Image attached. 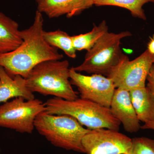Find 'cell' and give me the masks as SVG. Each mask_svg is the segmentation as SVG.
Instances as JSON below:
<instances>
[{"mask_svg":"<svg viewBox=\"0 0 154 154\" xmlns=\"http://www.w3.org/2000/svg\"><path fill=\"white\" fill-rule=\"evenodd\" d=\"M43 26L42 14L36 11L33 24L20 31L22 44L13 51L0 54V66L11 76L19 75L25 79L38 64L47 60H61L63 58L57 48L45 40Z\"/></svg>","mask_w":154,"mask_h":154,"instance_id":"obj_1","label":"cell"},{"mask_svg":"<svg viewBox=\"0 0 154 154\" xmlns=\"http://www.w3.org/2000/svg\"><path fill=\"white\" fill-rule=\"evenodd\" d=\"M61 60L45 61L34 67L25 79L29 91L68 101L79 98L70 81L69 61Z\"/></svg>","mask_w":154,"mask_h":154,"instance_id":"obj_2","label":"cell"},{"mask_svg":"<svg viewBox=\"0 0 154 154\" xmlns=\"http://www.w3.org/2000/svg\"><path fill=\"white\" fill-rule=\"evenodd\" d=\"M44 103L47 113L70 116L88 129L108 128L119 131L121 124L110 108L81 98L68 101L54 97Z\"/></svg>","mask_w":154,"mask_h":154,"instance_id":"obj_3","label":"cell"},{"mask_svg":"<svg viewBox=\"0 0 154 154\" xmlns=\"http://www.w3.org/2000/svg\"><path fill=\"white\" fill-rule=\"evenodd\" d=\"M34 127L54 146L85 153L82 140L90 129L70 116L51 114L45 111L37 116Z\"/></svg>","mask_w":154,"mask_h":154,"instance_id":"obj_4","label":"cell"},{"mask_svg":"<svg viewBox=\"0 0 154 154\" xmlns=\"http://www.w3.org/2000/svg\"><path fill=\"white\" fill-rule=\"evenodd\" d=\"M131 36L128 31L105 33L87 51L82 63L73 67L76 71L107 77L111 70L118 64L122 55V39Z\"/></svg>","mask_w":154,"mask_h":154,"instance_id":"obj_5","label":"cell"},{"mask_svg":"<svg viewBox=\"0 0 154 154\" xmlns=\"http://www.w3.org/2000/svg\"><path fill=\"white\" fill-rule=\"evenodd\" d=\"M45 110V103L39 99L14 98L0 106V127L21 133L31 134L37 116Z\"/></svg>","mask_w":154,"mask_h":154,"instance_id":"obj_6","label":"cell"},{"mask_svg":"<svg viewBox=\"0 0 154 154\" xmlns=\"http://www.w3.org/2000/svg\"><path fill=\"white\" fill-rule=\"evenodd\" d=\"M154 60V56L147 49L132 60L122 54L118 64L111 70L107 77L112 80L116 88L129 91L144 88Z\"/></svg>","mask_w":154,"mask_h":154,"instance_id":"obj_7","label":"cell"},{"mask_svg":"<svg viewBox=\"0 0 154 154\" xmlns=\"http://www.w3.org/2000/svg\"><path fill=\"white\" fill-rule=\"evenodd\" d=\"M70 81L75 86L80 97L110 108L116 88L111 79L99 74L86 75L70 69Z\"/></svg>","mask_w":154,"mask_h":154,"instance_id":"obj_8","label":"cell"},{"mask_svg":"<svg viewBox=\"0 0 154 154\" xmlns=\"http://www.w3.org/2000/svg\"><path fill=\"white\" fill-rule=\"evenodd\" d=\"M82 145L87 154H130L132 140L119 131L99 128L90 130L83 137Z\"/></svg>","mask_w":154,"mask_h":154,"instance_id":"obj_9","label":"cell"},{"mask_svg":"<svg viewBox=\"0 0 154 154\" xmlns=\"http://www.w3.org/2000/svg\"><path fill=\"white\" fill-rule=\"evenodd\" d=\"M110 109L127 132L133 133L141 129L140 121L133 105L129 91L116 88Z\"/></svg>","mask_w":154,"mask_h":154,"instance_id":"obj_10","label":"cell"},{"mask_svg":"<svg viewBox=\"0 0 154 154\" xmlns=\"http://www.w3.org/2000/svg\"><path fill=\"white\" fill-rule=\"evenodd\" d=\"M37 11L48 18H71L94 5V0H36Z\"/></svg>","mask_w":154,"mask_h":154,"instance_id":"obj_11","label":"cell"},{"mask_svg":"<svg viewBox=\"0 0 154 154\" xmlns=\"http://www.w3.org/2000/svg\"><path fill=\"white\" fill-rule=\"evenodd\" d=\"M18 97L26 100L35 99L34 94L26 87L25 78L19 75L11 76L0 66V104Z\"/></svg>","mask_w":154,"mask_h":154,"instance_id":"obj_12","label":"cell"},{"mask_svg":"<svg viewBox=\"0 0 154 154\" xmlns=\"http://www.w3.org/2000/svg\"><path fill=\"white\" fill-rule=\"evenodd\" d=\"M17 22L0 12V54L11 52L23 42Z\"/></svg>","mask_w":154,"mask_h":154,"instance_id":"obj_13","label":"cell"},{"mask_svg":"<svg viewBox=\"0 0 154 154\" xmlns=\"http://www.w3.org/2000/svg\"><path fill=\"white\" fill-rule=\"evenodd\" d=\"M129 94L140 121H154V98L146 87L134 89Z\"/></svg>","mask_w":154,"mask_h":154,"instance_id":"obj_14","label":"cell"},{"mask_svg":"<svg viewBox=\"0 0 154 154\" xmlns=\"http://www.w3.org/2000/svg\"><path fill=\"white\" fill-rule=\"evenodd\" d=\"M108 32L106 21H102L98 25H95L90 32L72 36L73 45L76 51L90 50L105 33Z\"/></svg>","mask_w":154,"mask_h":154,"instance_id":"obj_15","label":"cell"},{"mask_svg":"<svg viewBox=\"0 0 154 154\" xmlns=\"http://www.w3.org/2000/svg\"><path fill=\"white\" fill-rule=\"evenodd\" d=\"M45 40L51 46L59 48L71 58L76 57V51L73 45L72 36L60 30L53 31H43Z\"/></svg>","mask_w":154,"mask_h":154,"instance_id":"obj_16","label":"cell"},{"mask_svg":"<svg viewBox=\"0 0 154 154\" xmlns=\"http://www.w3.org/2000/svg\"><path fill=\"white\" fill-rule=\"evenodd\" d=\"M94 5L97 7L112 6L128 10L132 17L143 20L146 17L143 7L148 3H154V0H94Z\"/></svg>","mask_w":154,"mask_h":154,"instance_id":"obj_17","label":"cell"},{"mask_svg":"<svg viewBox=\"0 0 154 154\" xmlns=\"http://www.w3.org/2000/svg\"><path fill=\"white\" fill-rule=\"evenodd\" d=\"M130 154H154V139L141 137L132 139Z\"/></svg>","mask_w":154,"mask_h":154,"instance_id":"obj_18","label":"cell"},{"mask_svg":"<svg viewBox=\"0 0 154 154\" xmlns=\"http://www.w3.org/2000/svg\"><path fill=\"white\" fill-rule=\"evenodd\" d=\"M146 81L147 82L146 87L148 90L154 98V65L153 64L148 75Z\"/></svg>","mask_w":154,"mask_h":154,"instance_id":"obj_19","label":"cell"},{"mask_svg":"<svg viewBox=\"0 0 154 154\" xmlns=\"http://www.w3.org/2000/svg\"><path fill=\"white\" fill-rule=\"evenodd\" d=\"M147 50L151 54L154 56V35L150 37L149 40L147 44Z\"/></svg>","mask_w":154,"mask_h":154,"instance_id":"obj_20","label":"cell"},{"mask_svg":"<svg viewBox=\"0 0 154 154\" xmlns=\"http://www.w3.org/2000/svg\"><path fill=\"white\" fill-rule=\"evenodd\" d=\"M141 129H150L154 131V121L144 123L143 125H141Z\"/></svg>","mask_w":154,"mask_h":154,"instance_id":"obj_21","label":"cell"},{"mask_svg":"<svg viewBox=\"0 0 154 154\" xmlns=\"http://www.w3.org/2000/svg\"><path fill=\"white\" fill-rule=\"evenodd\" d=\"M153 64H154V60Z\"/></svg>","mask_w":154,"mask_h":154,"instance_id":"obj_22","label":"cell"},{"mask_svg":"<svg viewBox=\"0 0 154 154\" xmlns=\"http://www.w3.org/2000/svg\"></svg>","mask_w":154,"mask_h":154,"instance_id":"obj_23","label":"cell"}]
</instances>
